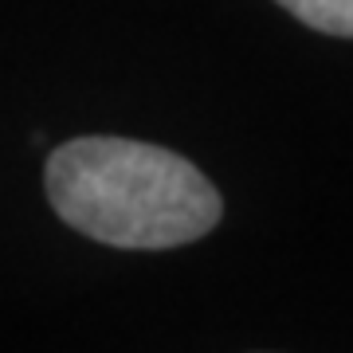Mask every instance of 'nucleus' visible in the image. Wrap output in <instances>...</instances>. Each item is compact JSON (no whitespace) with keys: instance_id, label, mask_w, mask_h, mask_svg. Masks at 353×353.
I'll use <instances>...</instances> for the list:
<instances>
[{"instance_id":"nucleus-1","label":"nucleus","mask_w":353,"mask_h":353,"mask_svg":"<svg viewBox=\"0 0 353 353\" xmlns=\"http://www.w3.org/2000/svg\"><path fill=\"white\" fill-rule=\"evenodd\" d=\"M55 216L106 248L165 252L220 224V192L181 153L130 138H75L48 157Z\"/></svg>"},{"instance_id":"nucleus-2","label":"nucleus","mask_w":353,"mask_h":353,"mask_svg":"<svg viewBox=\"0 0 353 353\" xmlns=\"http://www.w3.org/2000/svg\"><path fill=\"white\" fill-rule=\"evenodd\" d=\"M279 4L314 32L353 39V0H279Z\"/></svg>"}]
</instances>
